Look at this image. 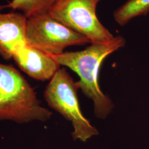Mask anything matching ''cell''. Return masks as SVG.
<instances>
[{
	"label": "cell",
	"mask_w": 149,
	"mask_h": 149,
	"mask_svg": "<svg viewBox=\"0 0 149 149\" xmlns=\"http://www.w3.org/2000/svg\"><path fill=\"white\" fill-rule=\"evenodd\" d=\"M58 0H12L6 8L22 11L26 17L48 13Z\"/></svg>",
	"instance_id": "9c48e42d"
},
{
	"label": "cell",
	"mask_w": 149,
	"mask_h": 149,
	"mask_svg": "<svg viewBox=\"0 0 149 149\" xmlns=\"http://www.w3.org/2000/svg\"><path fill=\"white\" fill-rule=\"evenodd\" d=\"M52 114L41 106L32 86L17 70L0 63V120L45 122Z\"/></svg>",
	"instance_id": "7a4b0ae2"
},
{
	"label": "cell",
	"mask_w": 149,
	"mask_h": 149,
	"mask_svg": "<svg viewBox=\"0 0 149 149\" xmlns=\"http://www.w3.org/2000/svg\"><path fill=\"white\" fill-rule=\"evenodd\" d=\"M78 87L66 70L59 69L44 92L48 105L72 123L74 140L86 142L98 134L95 127L82 114L77 97Z\"/></svg>",
	"instance_id": "3957f363"
},
{
	"label": "cell",
	"mask_w": 149,
	"mask_h": 149,
	"mask_svg": "<svg viewBox=\"0 0 149 149\" xmlns=\"http://www.w3.org/2000/svg\"><path fill=\"white\" fill-rule=\"evenodd\" d=\"M149 12V0H128L114 12V21L124 26L134 18L146 16Z\"/></svg>",
	"instance_id": "ba28073f"
},
{
	"label": "cell",
	"mask_w": 149,
	"mask_h": 149,
	"mask_svg": "<svg viewBox=\"0 0 149 149\" xmlns=\"http://www.w3.org/2000/svg\"><path fill=\"white\" fill-rule=\"evenodd\" d=\"M12 59L23 71L38 81L51 80L60 69L50 55L27 44L16 50Z\"/></svg>",
	"instance_id": "8992f818"
},
{
	"label": "cell",
	"mask_w": 149,
	"mask_h": 149,
	"mask_svg": "<svg viewBox=\"0 0 149 149\" xmlns=\"http://www.w3.org/2000/svg\"><path fill=\"white\" fill-rule=\"evenodd\" d=\"M125 44L124 38L117 36L108 43L91 44L84 50L50 55L60 66L68 67L78 74L80 81L76 82V84L93 101L97 117H106L114 107L110 98L102 92L99 86L98 73L101 65L107 56L123 47Z\"/></svg>",
	"instance_id": "6da1fadb"
},
{
	"label": "cell",
	"mask_w": 149,
	"mask_h": 149,
	"mask_svg": "<svg viewBox=\"0 0 149 149\" xmlns=\"http://www.w3.org/2000/svg\"><path fill=\"white\" fill-rule=\"evenodd\" d=\"M26 22L24 14L0 12V55L3 59H12L18 49L27 44Z\"/></svg>",
	"instance_id": "52a82bcc"
},
{
	"label": "cell",
	"mask_w": 149,
	"mask_h": 149,
	"mask_svg": "<svg viewBox=\"0 0 149 149\" xmlns=\"http://www.w3.org/2000/svg\"><path fill=\"white\" fill-rule=\"evenodd\" d=\"M26 38L28 45L50 55L63 53L68 47L91 43L88 39L48 13L27 17Z\"/></svg>",
	"instance_id": "5b68a950"
},
{
	"label": "cell",
	"mask_w": 149,
	"mask_h": 149,
	"mask_svg": "<svg viewBox=\"0 0 149 149\" xmlns=\"http://www.w3.org/2000/svg\"><path fill=\"white\" fill-rule=\"evenodd\" d=\"M100 0H58L48 14L89 39L91 44L109 42L114 37L96 15Z\"/></svg>",
	"instance_id": "277c9868"
},
{
	"label": "cell",
	"mask_w": 149,
	"mask_h": 149,
	"mask_svg": "<svg viewBox=\"0 0 149 149\" xmlns=\"http://www.w3.org/2000/svg\"><path fill=\"white\" fill-rule=\"evenodd\" d=\"M6 8V6L0 5V12H1V11H2L3 8Z\"/></svg>",
	"instance_id": "30bf717a"
}]
</instances>
